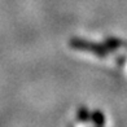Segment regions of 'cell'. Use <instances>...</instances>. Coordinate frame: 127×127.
<instances>
[{
    "label": "cell",
    "instance_id": "1",
    "mask_svg": "<svg viewBox=\"0 0 127 127\" xmlns=\"http://www.w3.org/2000/svg\"><path fill=\"white\" fill-rule=\"evenodd\" d=\"M65 45L77 60L127 80V39L113 34H77L69 36Z\"/></svg>",
    "mask_w": 127,
    "mask_h": 127
},
{
    "label": "cell",
    "instance_id": "2",
    "mask_svg": "<svg viewBox=\"0 0 127 127\" xmlns=\"http://www.w3.org/2000/svg\"><path fill=\"white\" fill-rule=\"evenodd\" d=\"M67 127H114L112 117L100 106L80 104L70 112Z\"/></svg>",
    "mask_w": 127,
    "mask_h": 127
}]
</instances>
